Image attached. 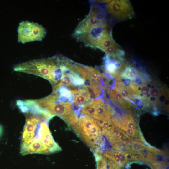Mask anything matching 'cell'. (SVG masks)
Here are the masks:
<instances>
[{"mask_svg":"<svg viewBox=\"0 0 169 169\" xmlns=\"http://www.w3.org/2000/svg\"><path fill=\"white\" fill-rule=\"evenodd\" d=\"M120 61L106 55L105 57L103 65L105 71L111 76L115 77L122 65Z\"/></svg>","mask_w":169,"mask_h":169,"instance_id":"4fadbf2b","label":"cell"},{"mask_svg":"<svg viewBox=\"0 0 169 169\" xmlns=\"http://www.w3.org/2000/svg\"><path fill=\"white\" fill-rule=\"evenodd\" d=\"M115 113L110 105L101 98L92 100L81 109V114L100 121L110 120Z\"/></svg>","mask_w":169,"mask_h":169,"instance_id":"8992f818","label":"cell"},{"mask_svg":"<svg viewBox=\"0 0 169 169\" xmlns=\"http://www.w3.org/2000/svg\"><path fill=\"white\" fill-rule=\"evenodd\" d=\"M16 105L26 118L21 134V154H49L61 151L49 127V121L54 116L39 107L33 100H18Z\"/></svg>","mask_w":169,"mask_h":169,"instance_id":"6da1fadb","label":"cell"},{"mask_svg":"<svg viewBox=\"0 0 169 169\" xmlns=\"http://www.w3.org/2000/svg\"><path fill=\"white\" fill-rule=\"evenodd\" d=\"M13 69L42 77L49 81L53 87L60 82L62 73L59 56L21 63L15 65Z\"/></svg>","mask_w":169,"mask_h":169,"instance_id":"7a4b0ae2","label":"cell"},{"mask_svg":"<svg viewBox=\"0 0 169 169\" xmlns=\"http://www.w3.org/2000/svg\"><path fill=\"white\" fill-rule=\"evenodd\" d=\"M151 88L149 92L151 96L155 97L158 99L160 94V90L157 87H155L153 85H151Z\"/></svg>","mask_w":169,"mask_h":169,"instance_id":"d6986e66","label":"cell"},{"mask_svg":"<svg viewBox=\"0 0 169 169\" xmlns=\"http://www.w3.org/2000/svg\"><path fill=\"white\" fill-rule=\"evenodd\" d=\"M115 150L125 152L131 150L129 141L121 140L112 145Z\"/></svg>","mask_w":169,"mask_h":169,"instance_id":"2e32d148","label":"cell"},{"mask_svg":"<svg viewBox=\"0 0 169 169\" xmlns=\"http://www.w3.org/2000/svg\"><path fill=\"white\" fill-rule=\"evenodd\" d=\"M18 40L23 43L41 41L46 35V31L41 25L28 21L20 23L18 28Z\"/></svg>","mask_w":169,"mask_h":169,"instance_id":"52a82bcc","label":"cell"},{"mask_svg":"<svg viewBox=\"0 0 169 169\" xmlns=\"http://www.w3.org/2000/svg\"><path fill=\"white\" fill-rule=\"evenodd\" d=\"M107 90L111 100L116 106L126 108L129 105L130 101L125 100L118 90L115 89L108 88Z\"/></svg>","mask_w":169,"mask_h":169,"instance_id":"5bb4252c","label":"cell"},{"mask_svg":"<svg viewBox=\"0 0 169 169\" xmlns=\"http://www.w3.org/2000/svg\"><path fill=\"white\" fill-rule=\"evenodd\" d=\"M117 44L113 39L111 32L105 28L95 39L91 47L98 48L104 52L110 47Z\"/></svg>","mask_w":169,"mask_h":169,"instance_id":"8fae6325","label":"cell"},{"mask_svg":"<svg viewBox=\"0 0 169 169\" xmlns=\"http://www.w3.org/2000/svg\"><path fill=\"white\" fill-rule=\"evenodd\" d=\"M130 148L132 151L137 152L146 149V146L143 143L134 140L129 141Z\"/></svg>","mask_w":169,"mask_h":169,"instance_id":"e0dca14e","label":"cell"},{"mask_svg":"<svg viewBox=\"0 0 169 169\" xmlns=\"http://www.w3.org/2000/svg\"><path fill=\"white\" fill-rule=\"evenodd\" d=\"M123 71L121 73L120 76L124 79L134 80L140 73L137 69L133 67L127 66L124 63Z\"/></svg>","mask_w":169,"mask_h":169,"instance_id":"9a60e30c","label":"cell"},{"mask_svg":"<svg viewBox=\"0 0 169 169\" xmlns=\"http://www.w3.org/2000/svg\"><path fill=\"white\" fill-rule=\"evenodd\" d=\"M105 12L98 6L92 5L89 14L77 26L73 34L76 39L95 28L107 26Z\"/></svg>","mask_w":169,"mask_h":169,"instance_id":"5b68a950","label":"cell"},{"mask_svg":"<svg viewBox=\"0 0 169 169\" xmlns=\"http://www.w3.org/2000/svg\"><path fill=\"white\" fill-rule=\"evenodd\" d=\"M68 89L72 95L73 103L82 108L93 98L92 93L85 85Z\"/></svg>","mask_w":169,"mask_h":169,"instance_id":"30bf717a","label":"cell"},{"mask_svg":"<svg viewBox=\"0 0 169 169\" xmlns=\"http://www.w3.org/2000/svg\"><path fill=\"white\" fill-rule=\"evenodd\" d=\"M95 157L97 162V169H108L106 161L102 156L98 155Z\"/></svg>","mask_w":169,"mask_h":169,"instance_id":"ac0fdd59","label":"cell"},{"mask_svg":"<svg viewBox=\"0 0 169 169\" xmlns=\"http://www.w3.org/2000/svg\"><path fill=\"white\" fill-rule=\"evenodd\" d=\"M102 132L109 143L113 145L121 140H131L121 130L117 128L110 121L97 120Z\"/></svg>","mask_w":169,"mask_h":169,"instance_id":"9c48e42d","label":"cell"},{"mask_svg":"<svg viewBox=\"0 0 169 169\" xmlns=\"http://www.w3.org/2000/svg\"><path fill=\"white\" fill-rule=\"evenodd\" d=\"M97 2L103 3H109L110 2L111 0H97L96 1Z\"/></svg>","mask_w":169,"mask_h":169,"instance_id":"ffe728a7","label":"cell"},{"mask_svg":"<svg viewBox=\"0 0 169 169\" xmlns=\"http://www.w3.org/2000/svg\"><path fill=\"white\" fill-rule=\"evenodd\" d=\"M72 129L92 151L105 149V140L97 120L81 114Z\"/></svg>","mask_w":169,"mask_h":169,"instance_id":"3957f363","label":"cell"},{"mask_svg":"<svg viewBox=\"0 0 169 169\" xmlns=\"http://www.w3.org/2000/svg\"><path fill=\"white\" fill-rule=\"evenodd\" d=\"M33 100L41 109L54 116H57L61 118L71 129L78 121V115L72 103L61 100L56 94L52 93L47 97Z\"/></svg>","mask_w":169,"mask_h":169,"instance_id":"277c9868","label":"cell"},{"mask_svg":"<svg viewBox=\"0 0 169 169\" xmlns=\"http://www.w3.org/2000/svg\"><path fill=\"white\" fill-rule=\"evenodd\" d=\"M106 8L109 13L120 20L130 19L134 14L133 7L128 0L111 1L106 5Z\"/></svg>","mask_w":169,"mask_h":169,"instance_id":"ba28073f","label":"cell"},{"mask_svg":"<svg viewBox=\"0 0 169 169\" xmlns=\"http://www.w3.org/2000/svg\"><path fill=\"white\" fill-rule=\"evenodd\" d=\"M102 155L105 158H108L113 160L122 168L128 162V152L112 149H106Z\"/></svg>","mask_w":169,"mask_h":169,"instance_id":"7c38bea8","label":"cell"}]
</instances>
